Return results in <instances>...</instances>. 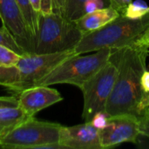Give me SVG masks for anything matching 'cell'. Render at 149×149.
<instances>
[{
  "instance_id": "1",
  "label": "cell",
  "mask_w": 149,
  "mask_h": 149,
  "mask_svg": "<svg viewBox=\"0 0 149 149\" xmlns=\"http://www.w3.org/2000/svg\"><path fill=\"white\" fill-rule=\"evenodd\" d=\"M148 54L147 44L119 49L118 74L105 107L110 117L132 115L139 118L141 115L139 106L145 93L141 79L147 70Z\"/></svg>"
},
{
  "instance_id": "2",
  "label": "cell",
  "mask_w": 149,
  "mask_h": 149,
  "mask_svg": "<svg viewBox=\"0 0 149 149\" xmlns=\"http://www.w3.org/2000/svg\"><path fill=\"white\" fill-rule=\"evenodd\" d=\"M149 13L138 19L120 14L105 26L85 34L74 48L76 55L102 48L122 49L147 44L149 45Z\"/></svg>"
},
{
  "instance_id": "3",
  "label": "cell",
  "mask_w": 149,
  "mask_h": 149,
  "mask_svg": "<svg viewBox=\"0 0 149 149\" xmlns=\"http://www.w3.org/2000/svg\"><path fill=\"white\" fill-rule=\"evenodd\" d=\"M82 36L76 22L55 12H39L32 53H54L74 50Z\"/></svg>"
},
{
  "instance_id": "4",
  "label": "cell",
  "mask_w": 149,
  "mask_h": 149,
  "mask_svg": "<svg viewBox=\"0 0 149 149\" xmlns=\"http://www.w3.org/2000/svg\"><path fill=\"white\" fill-rule=\"evenodd\" d=\"M113 51V48H102L90 55H73L62 61L36 86L70 84L80 89L108 62Z\"/></svg>"
},
{
  "instance_id": "5",
  "label": "cell",
  "mask_w": 149,
  "mask_h": 149,
  "mask_svg": "<svg viewBox=\"0 0 149 149\" xmlns=\"http://www.w3.org/2000/svg\"><path fill=\"white\" fill-rule=\"evenodd\" d=\"M61 125L29 117L14 127L1 140L3 148L40 149L44 145L58 143Z\"/></svg>"
},
{
  "instance_id": "6",
  "label": "cell",
  "mask_w": 149,
  "mask_h": 149,
  "mask_svg": "<svg viewBox=\"0 0 149 149\" xmlns=\"http://www.w3.org/2000/svg\"><path fill=\"white\" fill-rule=\"evenodd\" d=\"M118 51L114 49L108 62L80 88L84 97L82 118L85 122H90L97 113L105 111L118 74Z\"/></svg>"
},
{
  "instance_id": "7",
  "label": "cell",
  "mask_w": 149,
  "mask_h": 149,
  "mask_svg": "<svg viewBox=\"0 0 149 149\" xmlns=\"http://www.w3.org/2000/svg\"><path fill=\"white\" fill-rule=\"evenodd\" d=\"M73 55H76L74 50L54 53H24L21 55L16 65L19 74L17 93L35 86L62 61Z\"/></svg>"
},
{
  "instance_id": "8",
  "label": "cell",
  "mask_w": 149,
  "mask_h": 149,
  "mask_svg": "<svg viewBox=\"0 0 149 149\" xmlns=\"http://www.w3.org/2000/svg\"><path fill=\"white\" fill-rule=\"evenodd\" d=\"M101 148H110L126 142L136 143L140 134L139 118L132 115L110 117L108 124L99 130Z\"/></svg>"
},
{
  "instance_id": "9",
  "label": "cell",
  "mask_w": 149,
  "mask_h": 149,
  "mask_svg": "<svg viewBox=\"0 0 149 149\" xmlns=\"http://www.w3.org/2000/svg\"><path fill=\"white\" fill-rule=\"evenodd\" d=\"M0 18L2 25L12 34L24 52L31 53L32 41L16 0H0Z\"/></svg>"
},
{
  "instance_id": "10",
  "label": "cell",
  "mask_w": 149,
  "mask_h": 149,
  "mask_svg": "<svg viewBox=\"0 0 149 149\" xmlns=\"http://www.w3.org/2000/svg\"><path fill=\"white\" fill-rule=\"evenodd\" d=\"M18 107L29 117H35V115L56 103L63 100V97L54 88L49 86H36L19 93L17 98Z\"/></svg>"
},
{
  "instance_id": "11",
  "label": "cell",
  "mask_w": 149,
  "mask_h": 149,
  "mask_svg": "<svg viewBox=\"0 0 149 149\" xmlns=\"http://www.w3.org/2000/svg\"><path fill=\"white\" fill-rule=\"evenodd\" d=\"M58 142L64 149H102L99 129L91 122L72 127L61 126Z\"/></svg>"
},
{
  "instance_id": "12",
  "label": "cell",
  "mask_w": 149,
  "mask_h": 149,
  "mask_svg": "<svg viewBox=\"0 0 149 149\" xmlns=\"http://www.w3.org/2000/svg\"><path fill=\"white\" fill-rule=\"evenodd\" d=\"M120 15V14L117 10L108 6L104 9L86 13L75 22L79 31L85 35L105 26Z\"/></svg>"
},
{
  "instance_id": "13",
  "label": "cell",
  "mask_w": 149,
  "mask_h": 149,
  "mask_svg": "<svg viewBox=\"0 0 149 149\" xmlns=\"http://www.w3.org/2000/svg\"><path fill=\"white\" fill-rule=\"evenodd\" d=\"M28 117L19 107H0V140Z\"/></svg>"
},
{
  "instance_id": "14",
  "label": "cell",
  "mask_w": 149,
  "mask_h": 149,
  "mask_svg": "<svg viewBox=\"0 0 149 149\" xmlns=\"http://www.w3.org/2000/svg\"><path fill=\"white\" fill-rule=\"evenodd\" d=\"M19 9L23 14L27 30L29 31L31 39L32 41V45L34 46V41L36 38L37 31H38V13L33 9L30 0H16ZM33 51V49H32ZM32 53V52H31Z\"/></svg>"
},
{
  "instance_id": "15",
  "label": "cell",
  "mask_w": 149,
  "mask_h": 149,
  "mask_svg": "<svg viewBox=\"0 0 149 149\" xmlns=\"http://www.w3.org/2000/svg\"><path fill=\"white\" fill-rule=\"evenodd\" d=\"M19 74L17 66H4L0 65V86L17 93Z\"/></svg>"
},
{
  "instance_id": "16",
  "label": "cell",
  "mask_w": 149,
  "mask_h": 149,
  "mask_svg": "<svg viewBox=\"0 0 149 149\" xmlns=\"http://www.w3.org/2000/svg\"><path fill=\"white\" fill-rule=\"evenodd\" d=\"M86 0H66L64 10V17L70 20L75 22L80 18L84 12V4Z\"/></svg>"
},
{
  "instance_id": "17",
  "label": "cell",
  "mask_w": 149,
  "mask_h": 149,
  "mask_svg": "<svg viewBox=\"0 0 149 149\" xmlns=\"http://www.w3.org/2000/svg\"><path fill=\"white\" fill-rule=\"evenodd\" d=\"M148 13H149V6L148 3L144 0H135L132 1L127 5L122 15L132 19H138L141 18Z\"/></svg>"
},
{
  "instance_id": "18",
  "label": "cell",
  "mask_w": 149,
  "mask_h": 149,
  "mask_svg": "<svg viewBox=\"0 0 149 149\" xmlns=\"http://www.w3.org/2000/svg\"><path fill=\"white\" fill-rule=\"evenodd\" d=\"M0 45L11 49L19 55H23L25 53L24 49L17 44L12 34L3 25L0 28Z\"/></svg>"
},
{
  "instance_id": "19",
  "label": "cell",
  "mask_w": 149,
  "mask_h": 149,
  "mask_svg": "<svg viewBox=\"0 0 149 149\" xmlns=\"http://www.w3.org/2000/svg\"><path fill=\"white\" fill-rule=\"evenodd\" d=\"M19 54L11 49L0 45V65L4 66H15L20 58Z\"/></svg>"
},
{
  "instance_id": "20",
  "label": "cell",
  "mask_w": 149,
  "mask_h": 149,
  "mask_svg": "<svg viewBox=\"0 0 149 149\" xmlns=\"http://www.w3.org/2000/svg\"><path fill=\"white\" fill-rule=\"evenodd\" d=\"M110 6L109 0H86L84 4L85 14Z\"/></svg>"
},
{
  "instance_id": "21",
  "label": "cell",
  "mask_w": 149,
  "mask_h": 149,
  "mask_svg": "<svg viewBox=\"0 0 149 149\" xmlns=\"http://www.w3.org/2000/svg\"><path fill=\"white\" fill-rule=\"evenodd\" d=\"M139 130L141 135L149 138V107L143 109L139 117Z\"/></svg>"
},
{
  "instance_id": "22",
  "label": "cell",
  "mask_w": 149,
  "mask_h": 149,
  "mask_svg": "<svg viewBox=\"0 0 149 149\" xmlns=\"http://www.w3.org/2000/svg\"><path fill=\"white\" fill-rule=\"evenodd\" d=\"M110 120V116L107 114L106 111H101L97 113L93 119L91 120V123L93 127H95L97 129H102L105 127Z\"/></svg>"
},
{
  "instance_id": "23",
  "label": "cell",
  "mask_w": 149,
  "mask_h": 149,
  "mask_svg": "<svg viewBox=\"0 0 149 149\" xmlns=\"http://www.w3.org/2000/svg\"><path fill=\"white\" fill-rule=\"evenodd\" d=\"M133 0H109L110 2V7L117 10L120 14H122L127 5L132 2Z\"/></svg>"
},
{
  "instance_id": "24",
  "label": "cell",
  "mask_w": 149,
  "mask_h": 149,
  "mask_svg": "<svg viewBox=\"0 0 149 149\" xmlns=\"http://www.w3.org/2000/svg\"><path fill=\"white\" fill-rule=\"evenodd\" d=\"M18 107V100L16 96L0 97V107Z\"/></svg>"
},
{
  "instance_id": "25",
  "label": "cell",
  "mask_w": 149,
  "mask_h": 149,
  "mask_svg": "<svg viewBox=\"0 0 149 149\" xmlns=\"http://www.w3.org/2000/svg\"><path fill=\"white\" fill-rule=\"evenodd\" d=\"M40 12L43 14L53 12V0H40Z\"/></svg>"
},
{
  "instance_id": "26",
  "label": "cell",
  "mask_w": 149,
  "mask_h": 149,
  "mask_svg": "<svg viewBox=\"0 0 149 149\" xmlns=\"http://www.w3.org/2000/svg\"><path fill=\"white\" fill-rule=\"evenodd\" d=\"M65 2L66 0H53V12L64 16Z\"/></svg>"
},
{
  "instance_id": "27",
  "label": "cell",
  "mask_w": 149,
  "mask_h": 149,
  "mask_svg": "<svg viewBox=\"0 0 149 149\" xmlns=\"http://www.w3.org/2000/svg\"><path fill=\"white\" fill-rule=\"evenodd\" d=\"M141 85L143 92L145 93H149V71H145L141 79Z\"/></svg>"
},
{
  "instance_id": "28",
  "label": "cell",
  "mask_w": 149,
  "mask_h": 149,
  "mask_svg": "<svg viewBox=\"0 0 149 149\" xmlns=\"http://www.w3.org/2000/svg\"><path fill=\"white\" fill-rule=\"evenodd\" d=\"M148 107H149V93H145L143 96V99L141 101L140 106H139V109H140L141 113H142L143 109Z\"/></svg>"
},
{
  "instance_id": "29",
  "label": "cell",
  "mask_w": 149,
  "mask_h": 149,
  "mask_svg": "<svg viewBox=\"0 0 149 149\" xmlns=\"http://www.w3.org/2000/svg\"><path fill=\"white\" fill-rule=\"evenodd\" d=\"M33 9L38 12L39 13L40 12V0H30Z\"/></svg>"
},
{
  "instance_id": "30",
  "label": "cell",
  "mask_w": 149,
  "mask_h": 149,
  "mask_svg": "<svg viewBox=\"0 0 149 149\" xmlns=\"http://www.w3.org/2000/svg\"><path fill=\"white\" fill-rule=\"evenodd\" d=\"M0 148H3V147H2V145L0 144Z\"/></svg>"
},
{
  "instance_id": "31",
  "label": "cell",
  "mask_w": 149,
  "mask_h": 149,
  "mask_svg": "<svg viewBox=\"0 0 149 149\" xmlns=\"http://www.w3.org/2000/svg\"><path fill=\"white\" fill-rule=\"evenodd\" d=\"M148 42H149V40H148Z\"/></svg>"
}]
</instances>
